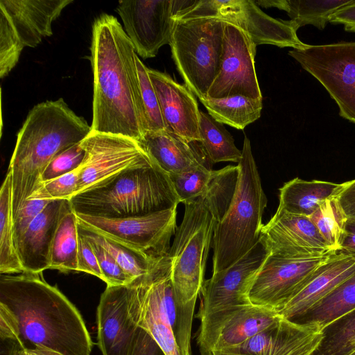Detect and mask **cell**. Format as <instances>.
I'll list each match as a JSON object with an SVG mask.
<instances>
[{"label": "cell", "instance_id": "4fadbf2b", "mask_svg": "<svg viewBox=\"0 0 355 355\" xmlns=\"http://www.w3.org/2000/svg\"><path fill=\"white\" fill-rule=\"evenodd\" d=\"M80 146L85 157L79 167L76 193L98 187L128 169L155 164L141 144L128 137L92 131Z\"/></svg>", "mask_w": 355, "mask_h": 355}, {"label": "cell", "instance_id": "7402d4cb", "mask_svg": "<svg viewBox=\"0 0 355 355\" xmlns=\"http://www.w3.org/2000/svg\"><path fill=\"white\" fill-rule=\"evenodd\" d=\"M71 209L69 200H52L34 219L15 244L23 272L50 269V251L62 216Z\"/></svg>", "mask_w": 355, "mask_h": 355}, {"label": "cell", "instance_id": "7dc6e473", "mask_svg": "<svg viewBox=\"0 0 355 355\" xmlns=\"http://www.w3.org/2000/svg\"><path fill=\"white\" fill-rule=\"evenodd\" d=\"M10 355H43L42 354L27 350V349H13L10 351Z\"/></svg>", "mask_w": 355, "mask_h": 355}, {"label": "cell", "instance_id": "d6986e66", "mask_svg": "<svg viewBox=\"0 0 355 355\" xmlns=\"http://www.w3.org/2000/svg\"><path fill=\"white\" fill-rule=\"evenodd\" d=\"M322 337L318 324L297 323L279 316L241 345L214 355H313Z\"/></svg>", "mask_w": 355, "mask_h": 355}, {"label": "cell", "instance_id": "d4e9b609", "mask_svg": "<svg viewBox=\"0 0 355 355\" xmlns=\"http://www.w3.org/2000/svg\"><path fill=\"white\" fill-rule=\"evenodd\" d=\"M343 187L344 183L294 178L279 189L278 209L309 217L325 200L336 197Z\"/></svg>", "mask_w": 355, "mask_h": 355}, {"label": "cell", "instance_id": "f546056e", "mask_svg": "<svg viewBox=\"0 0 355 355\" xmlns=\"http://www.w3.org/2000/svg\"><path fill=\"white\" fill-rule=\"evenodd\" d=\"M21 272L14 238L12 175L8 171L0 190V273Z\"/></svg>", "mask_w": 355, "mask_h": 355}, {"label": "cell", "instance_id": "ffe728a7", "mask_svg": "<svg viewBox=\"0 0 355 355\" xmlns=\"http://www.w3.org/2000/svg\"><path fill=\"white\" fill-rule=\"evenodd\" d=\"M165 130L188 142H200V110L194 94L168 74L148 68Z\"/></svg>", "mask_w": 355, "mask_h": 355}, {"label": "cell", "instance_id": "60d3db41", "mask_svg": "<svg viewBox=\"0 0 355 355\" xmlns=\"http://www.w3.org/2000/svg\"><path fill=\"white\" fill-rule=\"evenodd\" d=\"M50 200H27L13 217L14 238L16 244L34 219L51 202Z\"/></svg>", "mask_w": 355, "mask_h": 355}, {"label": "cell", "instance_id": "e0dca14e", "mask_svg": "<svg viewBox=\"0 0 355 355\" xmlns=\"http://www.w3.org/2000/svg\"><path fill=\"white\" fill-rule=\"evenodd\" d=\"M116 12L132 46L143 59L155 57L169 44L174 24L173 1H119Z\"/></svg>", "mask_w": 355, "mask_h": 355}, {"label": "cell", "instance_id": "9a60e30c", "mask_svg": "<svg viewBox=\"0 0 355 355\" xmlns=\"http://www.w3.org/2000/svg\"><path fill=\"white\" fill-rule=\"evenodd\" d=\"M334 252L311 258L268 254L251 286V302L277 311L302 289L316 268Z\"/></svg>", "mask_w": 355, "mask_h": 355}, {"label": "cell", "instance_id": "ba28073f", "mask_svg": "<svg viewBox=\"0 0 355 355\" xmlns=\"http://www.w3.org/2000/svg\"><path fill=\"white\" fill-rule=\"evenodd\" d=\"M225 24L214 17L174 19L172 58L185 85L200 101L207 97L220 70Z\"/></svg>", "mask_w": 355, "mask_h": 355}, {"label": "cell", "instance_id": "d6a6232c", "mask_svg": "<svg viewBox=\"0 0 355 355\" xmlns=\"http://www.w3.org/2000/svg\"><path fill=\"white\" fill-rule=\"evenodd\" d=\"M78 227L79 233L103 246L134 280L148 274L161 259H154L140 251L98 233L78 220Z\"/></svg>", "mask_w": 355, "mask_h": 355}, {"label": "cell", "instance_id": "bcb514c9", "mask_svg": "<svg viewBox=\"0 0 355 355\" xmlns=\"http://www.w3.org/2000/svg\"><path fill=\"white\" fill-rule=\"evenodd\" d=\"M338 252L355 254V219L347 218L340 250Z\"/></svg>", "mask_w": 355, "mask_h": 355}, {"label": "cell", "instance_id": "7bdbcfd3", "mask_svg": "<svg viewBox=\"0 0 355 355\" xmlns=\"http://www.w3.org/2000/svg\"><path fill=\"white\" fill-rule=\"evenodd\" d=\"M130 355H165L154 339L137 327Z\"/></svg>", "mask_w": 355, "mask_h": 355}, {"label": "cell", "instance_id": "ac0fdd59", "mask_svg": "<svg viewBox=\"0 0 355 355\" xmlns=\"http://www.w3.org/2000/svg\"><path fill=\"white\" fill-rule=\"evenodd\" d=\"M260 240L268 253L293 258L322 257L333 252L308 216L277 209L263 226Z\"/></svg>", "mask_w": 355, "mask_h": 355}, {"label": "cell", "instance_id": "5bb4252c", "mask_svg": "<svg viewBox=\"0 0 355 355\" xmlns=\"http://www.w3.org/2000/svg\"><path fill=\"white\" fill-rule=\"evenodd\" d=\"M78 220L98 233L159 259L169 253L177 225V207L120 218L76 214Z\"/></svg>", "mask_w": 355, "mask_h": 355}, {"label": "cell", "instance_id": "f1b7e54d", "mask_svg": "<svg viewBox=\"0 0 355 355\" xmlns=\"http://www.w3.org/2000/svg\"><path fill=\"white\" fill-rule=\"evenodd\" d=\"M200 101L216 121L239 130L257 120L263 107L262 99L240 95L221 98L207 97Z\"/></svg>", "mask_w": 355, "mask_h": 355}, {"label": "cell", "instance_id": "d590c367", "mask_svg": "<svg viewBox=\"0 0 355 355\" xmlns=\"http://www.w3.org/2000/svg\"><path fill=\"white\" fill-rule=\"evenodd\" d=\"M135 62L139 83L143 135L147 132L164 130L158 98L148 75V68L137 54Z\"/></svg>", "mask_w": 355, "mask_h": 355}, {"label": "cell", "instance_id": "8992f818", "mask_svg": "<svg viewBox=\"0 0 355 355\" xmlns=\"http://www.w3.org/2000/svg\"><path fill=\"white\" fill-rule=\"evenodd\" d=\"M236 189L213 236L212 274L233 265L259 241L267 198L249 139L245 136Z\"/></svg>", "mask_w": 355, "mask_h": 355}, {"label": "cell", "instance_id": "4316f807", "mask_svg": "<svg viewBox=\"0 0 355 355\" xmlns=\"http://www.w3.org/2000/svg\"><path fill=\"white\" fill-rule=\"evenodd\" d=\"M352 0H261L254 1L265 8L275 7L286 11L290 23L297 31L305 25H313L323 30L330 17L338 10L350 3Z\"/></svg>", "mask_w": 355, "mask_h": 355}, {"label": "cell", "instance_id": "4dcf8cb0", "mask_svg": "<svg viewBox=\"0 0 355 355\" xmlns=\"http://www.w3.org/2000/svg\"><path fill=\"white\" fill-rule=\"evenodd\" d=\"M200 144L207 159L211 164L221 162L239 163L242 150L234 144V140L223 123L209 114L200 113Z\"/></svg>", "mask_w": 355, "mask_h": 355}, {"label": "cell", "instance_id": "c3c4849f", "mask_svg": "<svg viewBox=\"0 0 355 355\" xmlns=\"http://www.w3.org/2000/svg\"><path fill=\"white\" fill-rule=\"evenodd\" d=\"M350 355H355V352L351 354Z\"/></svg>", "mask_w": 355, "mask_h": 355}, {"label": "cell", "instance_id": "e575fe53", "mask_svg": "<svg viewBox=\"0 0 355 355\" xmlns=\"http://www.w3.org/2000/svg\"><path fill=\"white\" fill-rule=\"evenodd\" d=\"M309 218L329 248L338 251L347 217L337 199L334 197L325 200Z\"/></svg>", "mask_w": 355, "mask_h": 355}, {"label": "cell", "instance_id": "603a6c76", "mask_svg": "<svg viewBox=\"0 0 355 355\" xmlns=\"http://www.w3.org/2000/svg\"><path fill=\"white\" fill-rule=\"evenodd\" d=\"M354 272V256L341 252L333 253L316 268L302 289L277 311V314L287 320L297 319Z\"/></svg>", "mask_w": 355, "mask_h": 355}, {"label": "cell", "instance_id": "484cf974", "mask_svg": "<svg viewBox=\"0 0 355 355\" xmlns=\"http://www.w3.org/2000/svg\"><path fill=\"white\" fill-rule=\"evenodd\" d=\"M274 309L252 304L233 315L223 326L215 343V353L241 345L277 320Z\"/></svg>", "mask_w": 355, "mask_h": 355}, {"label": "cell", "instance_id": "ee69618b", "mask_svg": "<svg viewBox=\"0 0 355 355\" xmlns=\"http://www.w3.org/2000/svg\"><path fill=\"white\" fill-rule=\"evenodd\" d=\"M347 218L355 219V180L344 183V187L335 197Z\"/></svg>", "mask_w": 355, "mask_h": 355}, {"label": "cell", "instance_id": "74e56055", "mask_svg": "<svg viewBox=\"0 0 355 355\" xmlns=\"http://www.w3.org/2000/svg\"><path fill=\"white\" fill-rule=\"evenodd\" d=\"M79 168L53 180L40 182L28 200H69L76 194Z\"/></svg>", "mask_w": 355, "mask_h": 355}, {"label": "cell", "instance_id": "2e32d148", "mask_svg": "<svg viewBox=\"0 0 355 355\" xmlns=\"http://www.w3.org/2000/svg\"><path fill=\"white\" fill-rule=\"evenodd\" d=\"M256 46L243 29L225 22L220 67L207 97L240 95L262 99L254 67Z\"/></svg>", "mask_w": 355, "mask_h": 355}, {"label": "cell", "instance_id": "52a82bcc", "mask_svg": "<svg viewBox=\"0 0 355 355\" xmlns=\"http://www.w3.org/2000/svg\"><path fill=\"white\" fill-rule=\"evenodd\" d=\"M259 243L233 265L205 280L197 318L200 324L196 338L200 355H213L218 334L236 313L252 304L249 294L257 273L268 255Z\"/></svg>", "mask_w": 355, "mask_h": 355}, {"label": "cell", "instance_id": "b9f144b4", "mask_svg": "<svg viewBox=\"0 0 355 355\" xmlns=\"http://www.w3.org/2000/svg\"><path fill=\"white\" fill-rule=\"evenodd\" d=\"M78 271H82L103 279L98 262L88 241L79 232Z\"/></svg>", "mask_w": 355, "mask_h": 355}, {"label": "cell", "instance_id": "5b68a950", "mask_svg": "<svg viewBox=\"0 0 355 355\" xmlns=\"http://www.w3.org/2000/svg\"><path fill=\"white\" fill-rule=\"evenodd\" d=\"M69 201L76 214L108 218L146 215L180 202L169 175L155 164L123 171Z\"/></svg>", "mask_w": 355, "mask_h": 355}, {"label": "cell", "instance_id": "f6af8a7d", "mask_svg": "<svg viewBox=\"0 0 355 355\" xmlns=\"http://www.w3.org/2000/svg\"><path fill=\"white\" fill-rule=\"evenodd\" d=\"M333 24H342L347 32L355 33V0L335 12L329 19Z\"/></svg>", "mask_w": 355, "mask_h": 355}, {"label": "cell", "instance_id": "ab89813d", "mask_svg": "<svg viewBox=\"0 0 355 355\" xmlns=\"http://www.w3.org/2000/svg\"><path fill=\"white\" fill-rule=\"evenodd\" d=\"M84 237L90 243L96 254L103 277L102 280L107 286L127 285L134 281L103 246L93 239Z\"/></svg>", "mask_w": 355, "mask_h": 355}, {"label": "cell", "instance_id": "277c9868", "mask_svg": "<svg viewBox=\"0 0 355 355\" xmlns=\"http://www.w3.org/2000/svg\"><path fill=\"white\" fill-rule=\"evenodd\" d=\"M184 205V216L174 235L169 257L176 309L174 334L180 355H191L196 302L205 282L214 229L223 214L214 203L201 197Z\"/></svg>", "mask_w": 355, "mask_h": 355}, {"label": "cell", "instance_id": "7a4b0ae2", "mask_svg": "<svg viewBox=\"0 0 355 355\" xmlns=\"http://www.w3.org/2000/svg\"><path fill=\"white\" fill-rule=\"evenodd\" d=\"M92 131L141 141V109L137 53L117 18L103 13L92 24Z\"/></svg>", "mask_w": 355, "mask_h": 355}, {"label": "cell", "instance_id": "1f68e13d", "mask_svg": "<svg viewBox=\"0 0 355 355\" xmlns=\"http://www.w3.org/2000/svg\"><path fill=\"white\" fill-rule=\"evenodd\" d=\"M78 218L72 208L61 218L50 251V269L78 271Z\"/></svg>", "mask_w": 355, "mask_h": 355}, {"label": "cell", "instance_id": "8fae6325", "mask_svg": "<svg viewBox=\"0 0 355 355\" xmlns=\"http://www.w3.org/2000/svg\"><path fill=\"white\" fill-rule=\"evenodd\" d=\"M214 17L237 26L254 44L302 49L307 46L297 35L289 20L277 19L263 12L250 0H195L178 11L174 19Z\"/></svg>", "mask_w": 355, "mask_h": 355}, {"label": "cell", "instance_id": "30bf717a", "mask_svg": "<svg viewBox=\"0 0 355 355\" xmlns=\"http://www.w3.org/2000/svg\"><path fill=\"white\" fill-rule=\"evenodd\" d=\"M73 0L0 1V77L7 76L25 47L52 35V24Z\"/></svg>", "mask_w": 355, "mask_h": 355}, {"label": "cell", "instance_id": "44dd1931", "mask_svg": "<svg viewBox=\"0 0 355 355\" xmlns=\"http://www.w3.org/2000/svg\"><path fill=\"white\" fill-rule=\"evenodd\" d=\"M96 322L103 355H130L137 326L128 311V284L107 286L97 307Z\"/></svg>", "mask_w": 355, "mask_h": 355}, {"label": "cell", "instance_id": "83f0119b", "mask_svg": "<svg viewBox=\"0 0 355 355\" xmlns=\"http://www.w3.org/2000/svg\"><path fill=\"white\" fill-rule=\"evenodd\" d=\"M353 256L355 257V254ZM355 309V272L302 315L292 320L326 326Z\"/></svg>", "mask_w": 355, "mask_h": 355}, {"label": "cell", "instance_id": "836d02e7", "mask_svg": "<svg viewBox=\"0 0 355 355\" xmlns=\"http://www.w3.org/2000/svg\"><path fill=\"white\" fill-rule=\"evenodd\" d=\"M322 341L313 355H350L355 352V309L322 329Z\"/></svg>", "mask_w": 355, "mask_h": 355}, {"label": "cell", "instance_id": "3957f363", "mask_svg": "<svg viewBox=\"0 0 355 355\" xmlns=\"http://www.w3.org/2000/svg\"><path fill=\"white\" fill-rule=\"evenodd\" d=\"M91 132L87 121L62 98L40 103L29 111L17 133L8 171L12 175L13 217L41 182L53 158Z\"/></svg>", "mask_w": 355, "mask_h": 355}, {"label": "cell", "instance_id": "9c48e42d", "mask_svg": "<svg viewBox=\"0 0 355 355\" xmlns=\"http://www.w3.org/2000/svg\"><path fill=\"white\" fill-rule=\"evenodd\" d=\"M128 311L135 324L154 339L165 355H180L174 334L176 309L169 253L148 274L128 284Z\"/></svg>", "mask_w": 355, "mask_h": 355}, {"label": "cell", "instance_id": "7c38bea8", "mask_svg": "<svg viewBox=\"0 0 355 355\" xmlns=\"http://www.w3.org/2000/svg\"><path fill=\"white\" fill-rule=\"evenodd\" d=\"M288 55L325 88L339 115L355 123V42L308 44Z\"/></svg>", "mask_w": 355, "mask_h": 355}, {"label": "cell", "instance_id": "8d00e7d4", "mask_svg": "<svg viewBox=\"0 0 355 355\" xmlns=\"http://www.w3.org/2000/svg\"><path fill=\"white\" fill-rule=\"evenodd\" d=\"M215 173L216 171L202 164L187 171L170 175L169 178L180 202L184 204L202 196Z\"/></svg>", "mask_w": 355, "mask_h": 355}, {"label": "cell", "instance_id": "6da1fadb", "mask_svg": "<svg viewBox=\"0 0 355 355\" xmlns=\"http://www.w3.org/2000/svg\"><path fill=\"white\" fill-rule=\"evenodd\" d=\"M1 274L0 304L12 315L14 349L43 355H90L93 342L76 307L42 272Z\"/></svg>", "mask_w": 355, "mask_h": 355}, {"label": "cell", "instance_id": "cb8c5ba5", "mask_svg": "<svg viewBox=\"0 0 355 355\" xmlns=\"http://www.w3.org/2000/svg\"><path fill=\"white\" fill-rule=\"evenodd\" d=\"M140 143L153 162L168 175L209 162L199 142H188L165 129L144 133Z\"/></svg>", "mask_w": 355, "mask_h": 355}, {"label": "cell", "instance_id": "f35d334b", "mask_svg": "<svg viewBox=\"0 0 355 355\" xmlns=\"http://www.w3.org/2000/svg\"><path fill=\"white\" fill-rule=\"evenodd\" d=\"M85 157L80 143L74 144L55 155L41 176V182L49 181L78 169Z\"/></svg>", "mask_w": 355, "mask_h": 355}]
</instances>
